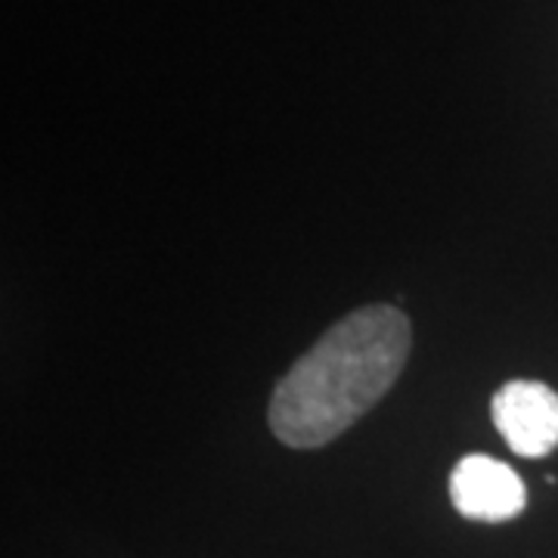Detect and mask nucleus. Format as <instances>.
I'll return each mask as SVG.
<instances>
[{
  "instance_id": "7ed1b4c3",
  "label": "nucleus",
  "mask_w": 558,
  "mask_h": 558,
  "mask_svg": "<svg viewBox=\"0 0 558 558\" xmlns=\"http://www.w3.org/2000/svg\"><path fill=\"white\" fill-rule=\"evenodd\" d=\"M450 499L459 515L472 521H509L524 512V481L494 457L469 453L450 475Z\"/></svg>"
},
{
  "instance_id": "f03ea898",
  "label": "nucleus",
  "mask_w": 558,
  "mask_h": 558,
  "mask_svg": "<svg viewBox=\"0 0 558 558\" xmlns=\"http://www.w3.org/2000/svg\"><path fill=\"white\" fill-rule=\"evenodd\" d=\"M490 416L519 457L537 459L558 447V395L543 381L502 385L490 400Z\"/></svg>"
},
{
  "instance_id": "f257e3e1",
  "label": "nucleus",
  "mask_w": 558,
  "mask_h": 558,
  "mask_svg": "<svg viewBox=\"0 0 558 558\" xmlns=\"http://www.w3.org/2000/svg\"><path fill=\"white\" fill-rule=\"evenodd\" d=\"M410 317L369 304L329 326L277 381L270 432L292 450H317L344 435L379 403L410 360Z\"/></svg>"
}]
</instances>
